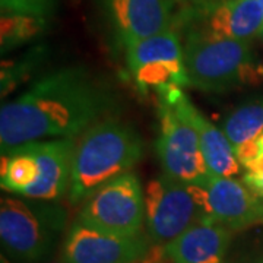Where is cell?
Returning <instances> with one entry per match:
<instances>
[{
  "mask_svg": "<svg viewBox=\"0 0 263 263\" xmlns=\"http://www.w3.org/2000/svg\"><path fill=\"white\" fill-rule=\"evenodd\" d=\"M111 105L110 92L82 69L50 72L2 105V155L29 142L73 138L100 122Z\"/></svg>",
  "mask_w": 263,
  "mask_h": 263,
  "instance_id": "cell-1",
  "label": "cell"
},
{
  "mask_svg": "<svg viewBox=\"0 0 263 263\" xmlns=\"http://www.w3.org/2000/svg\"><path fill=\"white\" fill-rule=\"evenodd\" d=\"M142 141L130 126L116 119L92 124L76 143L69 187L70 203H81L141 160Z\"/></svg>",
  "mask_w": 263,
  "mask_h": 263,
  "instance_id": "cell-2",
  "label": "cell"
},
{
  "mask_svg": "<svg viewBox=\"0 0 263 263\" xmlns=\"http://www.w3.org/2000/svg\"><path fill=\"white\" fill-rule=\"evenodd\" d=\"M184 65L189 84L208 92H222L263 79V67L254 60L250 43L186 32Z\"/></svg>",
  "mask_w": 263,
  "mask_h": 263,
  "instance_id": "cell-3",
  "label": "cell"
},
{
  "mask_svg": "<svg viewBox=\"0 0 263 263\" xmlns=\"http://www.w3.org/2000/svg\"><path fill=\"white\" fill-rule=\"evenodd\" d=\"M67 214L51 202L2 197V247L15 263H43L65 230Z\"/></svg>",
  "mask_w": 263,
  "mask_h": 263,
  "instance_id": "cell-4",
  "label": "cell"
},
{
  "mask_svg": "<svg viewBox=\"0 0 263 263\" xmlns=\"http://www.w3.org/2000/svg\"><path fill=\"white\" fill-rule=\"evenodd\" d=\"M78 219L110 234L136 237L145 222V195L139 179L126 173L84 202Z\"/></svg>",
  "mask_w": 263,
  "mask_h": 263,
  "instance_id": "cell-5",
  "label": "cell"
},
{
  "mask_svg": "<svg viewBox=\"0 0 263 263\" xmlns=\"http://www.w3.org/2000/svg\"><path fill=\"white\" fill-rule=\"evenodd\" d=\"M157 152L164 176L184 184H205L211 179L195 127L167 103L160 101Z\"/></svg>",
  "mask_w": 263,
  "mask_h": 263,
  "instance_id": "cell-6",
  "label": "cell"
},
{
  "mask_svg": "<svg viewBox=\"0 0 263 263\" xmlns=\"http://www.w3.org/2000/svg\"><path fill=\"white\" fill-rule=\"evenodd\" d=\"M202 218L187 184L162 176L146 186L145 222L152 245L167 246Z\"/></svg>",
  "mask_w": 263,
  "mask_h": 263,
  "instance_id": "cell-7",
  "label": "cell"
},
{
  "mask_svg": "<svg viewBox=\"0 0 263 263\" xmlns=\"http://www.w3.org/2000/svg\"><path fill=\"white\" fill-rule=\"evenodd\" d=\"M187 32L212 38L249 41L263 31V6L259 0H203L184 19Z\"/></svg>",
  "mask_w": 263,
  "mask_h": 263,
  "instance_id": "cell-8",
  "label": "cell"
},
{
  "mask_svg": "<svg viewBox=\"0 0 263 263\" xmlns=\"http://www.w3.org/2000/svg\"><path fill=\"white\" fill-rule=\"evenodd\" d=\"M149 237L110 234L76 219L66 234L63 263H136L149 252Z\"/></svg>",
  "mask_w": 263,
  "mask_h": 263,
  "instance_id": "cell-9",
  "label": "cell"
},
{
  "mask_svg": "<svg viewBox=\"0 0 263 263\" xmlns=\"http://www.w3.org/2000/svg\"><path fill=\"white\" fill-rule=\"evenodd\" d=\"M203 218L233 230L263 224V199L233 179L211 177L205 184H187Z\"/></svg>",
  "mask_w": 263,
  "mask_h": 263,
  "instance_id": "cell-10",
  "label": "cell"
},
{
  "mask_svg": "<svg viewBox=\"0 0 263 263\" xmlns=\"http://www.w3.org/2000/svg\"><path fill=\"white\" fill-rule=\"evenodd\" d=\"M157 92L162 103L173 105L195 127L200 142L202 155L205 158L211 176L218 179H231L235 174H238V160L227 135L202 116V113L190 103L186 94L181 91V86L167 85Z\"/></svg>",
  "mask_w": 263,
  "mask_h": 263,
  "instance_id": "cell-11",
  "label": "cell"
},
{
  "mask_svg": "<svg viewBox=\"0 0 263 263\" xmlns=\"http://www.w3.org/2000/svg\"><path fill=\"white\" fill-rule=\"evenodd\" d=\"M173 0H105L124 47L176 27Z\"/></svg>",
  "mask_w": 263,
  "mask_h": 263,
  "instance_id": "cell-12",
  "label": "cell"
},
{
  "mask_svg": "<svg viewBox=\"0 0 263 263\" xmlns=\"http://www.w3.org/2000/svg\"><path fill=\"white\" fill-rule=\"evenodd\" d=\"M25 148L35 157L40 176L24 196L44 202L59 200L70 187L76 148L73 138L29 142Z\"/></svg>",
  "mask_w": 263,
  "mask_h": 263,
  "instance_id": "cell-13",
  "label": "cell"
},
{
  "mask_svg": "<svg viewBox=\"0 0 263 263\" xmlns=\"http://www.w3.org/2000/svg\"><path fill=\"white\" fill-rule=\"evenodd\" d=\"M231 230L209 218H202L164 246L173 263H224Z\"/></svg>",
  "mask_w": 263,
  "mask_h": 263,
  "instance_id": "cell-14",
  "label": "cell"
},
{
  "mask_svg": "<svg viewBox=\"0 0 263 263\" xmlns=\"http://www.w3.org/2000/svg\"><path fill=\"white\" fill-rule=\"evenodd\" d=\"M160 62H184V48L176 27L126 47V63L129 72L143 65Z\"/></svg>",
  "mask_w": 263,
  "mask_h": 263,
  "instance_id": "cell-15",
  "label": "cell"
},
{
  "mask_svg": "<svg viewBox=\"0 0 263 263\" xmlns=\"http://www.w3.org/2000/svg\"><path fill=\"white\" fill-rule=\"evenodd\" d=\"M40 176L35 157L25 145L13 149L8 155H2V187L10 193L25 195L29 187L35 184Z\"/></svg>",
  "mask_w": 263,
  "mask_h": 263,
  "instance_id": "cell-16",
  "label": "cell"
},
{
  "mask_svg": "<svg viewBox=\"0 0 263 263\" xmlns=\"http://www.w3.org/2000/svg\"><path fill=\"white\" fill-rule=\"evenodd\" d=\"M224 133L234 149L245 142L257 139L263 133V101L235 110L224 123Z\"/></svg>",
  "mask_w": 263,
  "mask_h": 263,
  "instance_id": "cell-17",
  "label": "cell"
},
{
  "mask_svg": "<svg viewBox=\"0 0 263 263\" xmlns=\"http://www.w3.org/2000/svg\"><path fill=\"white\" fill-rule=\"evenodd\" d=\"M47 19L25 13H2L0 19V43L2 54L27 43L46 27Z\"/></svg>",
  "mask_w": 263,
  "mask_h": 263,
  "instance_id": "cell-18",
  "label": "cell"
},
{
  "mask_svg": "<svg viewBox=\"0 0 263 263\" xmlns=\"http://www.w3.org/2000/svg\"><path fill=\"white\" fill-rule=\"evenodd\" d=\"M2 13H25L46 18L53 12V0H0Z\"/></svg>",
  "mask_w": 263,
  "mask_h": 263,
  "instance_id": "cell-19",
  "label": "cell"
},
{
  "mask_svg": "<svg viewBox=\"0 0 263 263\" xmlns=\"http://www.w3.org/2000/svg\"><path fill=\"white\" fill-rule=\"evenodd\" d=\"M234 152L238 162H241L243 165H247L249 162H252L253 160H256V158L262 154V151L259 148V143H257V139L245 142L243 145L237 146L234 149Z\"/></svg>",
  "mask_w": 263,
  "mask_h": 263,
  "instance_id": "cell-20",
  "label": "cell"
},
{
  "mask_svg": "<svg viewBox=\"0 0 263 263\" xmlns=\"http://www.w3.org/2000/svg\"><path fill=\"white\" fill-rule=\"evenodd\" d=\"M243 181L254 195L263 197V176H256V174H252V173H247Z\"/></svg>",
  "mask_w": 263,
  "mask_h": 263,
  "instance_id": "cell-21",
  "label": "cell"
},
{
  "mask_svg": "<svg viewBox=\"0 0 263 263\" xmlns=\"http://www.w3.org/2000/svg\"><path fill=\"white\" fill-rule=\"evenodd\" d=\"M246 168L249 170V173L256 174V176H263V152L252 162H249L247 165H245Z\"/></svg>",
  "mask_w": 263,
  "mask_h": 263,
  "instance_id": "cell-22",
  "label": "cell"
},
{
  "mask_svg": "<svg viewBox=\"0 0 263 263\" xmlns=\"http://www.w3.org/2000/svg\"><path fill=\"white\" fill-rule=\"evenodd\" d=\"M257 143H259V148H260V151L263 152V133L257 138Z\"/></svg>",
  "mask_w": 263,
  "mask_h": 263,
  "instance_id": "cell-23",
  "label": "cell"
},
{
  "mask_svg": "<svg viewBox=\"0 0 263 263\" xmlns=\"http://www.w3.org/2000/svg\"><path fill=\"white\" fill-rule=\"evenodd\" d=\"M176 2H190L192 5H196V3H200V2H203V0H176Z\"/></svg>",
  "mask_w": 263,
  "mask_h": 263,
  "instance_id": "cell-24",
  "label": "cell"
},
{
  "mask_svg": "<svg viewBox=\"0 0 263 263\" xmlns=\"http://www.w3.org/2000/svg\"><path fill=\"white\" fill-rule=\"evenodd\" d=\"M260 38H262V40H263V31H262V34H260Z\"/></svg>",
  "mask_w": 263,
  "mask_h": 263,
  "instance_id": "cell-25",
  "label": "cell"
},
{
  "mask_svg": "<svg viewBox=\"0 0 263 263\" xmlns=\"http://www.w3.org/2000/svg\"><path fill=\"white\" fill-rule=\"evenodd\" d=\"M259 2H260V3H262V6H263V0H259Z\"/></svg>",
  "mask_w": 263,
  "mask_h": 263,
  "instance_id": "cell-26",
  "label": "cell"
},
{
  "mask_svg": "<svg viewBox=\"0 0 263 263\" xmlns=\"http://www.w3.org/2000/svg\"><path fill=\"white\" fill-rule=\"evenodd\" d=\"M54 263H63V262H62V260H60V262H54Z\"/></svg>",
  "mask_w": 263,
  "mask_h": 263,
  "instance_id": "cell-27",
  "label": "cell"
},
{
  "mask_svg": "<svg viewBox=\"0 0 263 263\" xmlns=\"http://www.w3.org/2000/svg\"><path fill=\"white\" fill-rule=\"evenodd\" d=\"M262 263H263V262H262Z\"/></svg>",
  "mask_w": 263,
  "mask_h": 263,
  "instance_id": "cell-28",
  "label": "cell"
}]
</instances>
